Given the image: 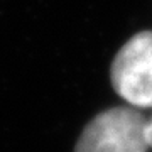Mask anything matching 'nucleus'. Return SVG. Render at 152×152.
Here are the masks:
<instances>
[{
    "instance_id": "1",
    "label": "nucleus",
    "mask_w": 152,
    "mask_h": 152,
    "mask_svg": "<svg viewBox=\"0 0 152 152\" xmlns=\"http://www.w3.org/2000/svg\"><path fill=\"white\" fill-rule=\"evenodd\" d=\"M147 118L129 107L96 115L76 145V152H147Z\"/></svg>"
},
{
    "instance_id": "3",
    "label": "nucleus",
    "mask_w": 152,
    "mask_h": 152,
    "mask_svg": "<svg viewBox=\"0 0 152 152\" xmlns=\"http://www.w3.org/2000/svg\"><path fill=\"white\" fill-rule=\"evenodd\" d=\"M147 144L149 147H152V117L147 118Z\"/></svg>"
},
{
    "instance_id": "2",
    "label": "nucleus",
    "mask_w": 152,
    "mask_h": 152,
    "mask_svg": "<svg viewBox=\"0 0 152 152\" xmlns=\"http://www.w3.org/2000/svg\"><path fill=\"white\" fill-rule=\"evenodd\" d=\"M115 91L134 107L152 108V31L135 34L112 64Z\"/></svg>"
}]
</instances>
